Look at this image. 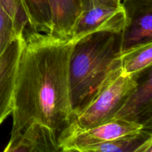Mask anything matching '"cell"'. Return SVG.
<instances>
[{
    "instance_id": "cell-1",
    "label": "cell",
    "mask_w": 152,
    "mask_h": 152,
    "mask_svg": "<svg viewBox=\"0 0 152 152\" xmlns=\"http://www.w3.org/2000/svg\"><path fill=\"white\" fill-rule=\"evenodd\" d=\"M13 98L11 134L38 125L56 135L74 120L70 59L74 42L50 34L24 33Z\"/></svg>"
},
{
    "instance_id": "cell-2",
    "label": "cell",
    "mask_w": 152,
    "mask_h": 152,
    "mask_svg": "<svg viewBox=\"0 0 152 152\" xmlns=\"http://www.w3.org/2000/svg\"><path fill=\"white\" fill-rule=\"evenodd\" d=\"M120 34L97 32L74 42L69 68L74 114L120 71Z\"/></svg>"
},
{
    "instance_id": "cell-3",
    "label": "cell",
    "mask_w": 152,
    "mask_h": 152,
    "mask_svg": "<svg viewBox=\"0 0 152 152\" xmlns=\"http://www.w3.org/2000/svg\"><path fill=\"white\" fill-rule=\"evenodd\" d=\"M137 86V79L123 75L120 69L107 80L81 110L74 114L69 127L88 129L114 120Z\"/></svg>"
},
{
    "instance_id": "cell-4",
    "label": "cell",
    "mask_w": 152,
    "mask_h": 152,
    "mask_svg": "<svg viewBox=\"0 0 152 152\" xmlns=\"http://www.w3.org/2000/svg\"><path fill=\"white\" fill-rule=\"evenodd\" d=\"M126 24V13L122 4L111 7L98 0H83L82 10L71 40L79 41L97 32L120 34Z\"/></svg>"
},
{
    "instance_id": "cell-5",
    "label": "cell",
    "mask_w": 152,
    "mask_h": 152,
    "mask_svg": "<svg viewBox=\"0 0 152 152\" xmlns=\"http://www.w3.org/2000/svg\"><path fill=\"white\" fill-rule=\"evenodd\" d=\"M143 129V126L138 123L114 119L88 129L68 128L59 135L58 142L62 149L71 150L112 140L139 132Z\"/></svg>"
},
{
    "instance_id": "cell-6",
    "label": "cell",
    "mask_w": 152,
    "mask_h": 152,
    "mask_svg": "<svg viewBox=\"0 0 152 152\" xmlns=\"http://www.w3.org/2000/svg\"><path fill=\"white\" fill-rule=\"evenodd\" d=\"M126 24L120 33V51L152 41V0H121Z\"/></svg>"
},
{
    "instance_id": "cell-7",
    "label": "cell",
    "mask_w": 152,
    "mask_h": 152,
    "mask_svg": "<svg viewBox=\"0 0 152 152\" xmlns=\"http://www.w3.org/2000/svg\"><path fill=\"white\" fill-rule=\"evenodd\" d=\"M24 40L23 33L13 39L0 54V125L13 110V92Z\"/></svg>"
},
{
    "instance_id": "cell-8",
    "label": "cell",
    "mask_w": 152,
    "mask_h": 152,
    "mask_svg": "<svg viewBox=\"0 0 152 152\" xmlns=\"http://www.w3.org/2000/svg\"><path fill=\"white\" fill-rule=\"evenodd\" d=\"M137 86L128 97L114 119L138 123L151 129L152 72L148 68L137 77Z\"/></svg>"
},
{
    "instance_id": "cell-9",
    "label": "cell",
    "mask_w": 152,
    "mask_h": 152,
    "mask_svg": "<svg viewBox=\"0 0 152 152\" xmlns=\"http://www.w3.org/2000/svg\"><path fill=\"white\" fill-rule=\"evenodd\" d=\"M58 137L44 127L34 125L22 133L11 134L3 152H61Z\"/></svg>"
},
{
    "instance_id": "cell-10",
    "label": "cell",
    "mask_w": 152,
    "mask_h": 152,
    "mask_svg": "<svg viewBox=\"0 0 152 152\" xmlns=\"http://www.w3.org/2000/svg\"><path fill=\"white\" fill-rule=\"evenodd\" d=\"M53 35L71 38L82 10L83 0H48Z\"/></svg>"
},
{
    "instance_id": "cell-11",
    "label": "cell",
    "mask_w": 152,
    "mask_h": 152,
    "mask_svg": "<svg viewBox=\"0 0 152 152\" xmlns=\"http://www.w3.org/2000/svg\"><path fill=\"white\" fill-rule=\"evenodd\" d=\"M120 61L121 74L137 79L151 67L152 41L140 43L121 50Z\"/></svg>"
},
{
    "instance_id": "cell-12",
    "label": "cell",
    "mask_w": 152,
    "mask_h": 152,
    "mask_svg": "<svg viewBox=\"0 0 152 152\" xmlns=\"http://www.w3.org/2000/svg\"><path fill=\"white\" fill-rule=\"evenodd\" d=\"M151 137V129H143L137 133L96 145L79 147L74 150L80 152H133Z\"/></svg>"
},
{
    "instance_id": "cell-13",
    "label": "cell",
    "mask_w": 152,
    "mask_h": 152,
    "mask_svg": "<svg viewBox=\"0 0 152 152\" xmlns=\"http://www.w3.org/2000/svg\"><path fill=\"white\" fill-rule=\"evenodd\" d=\"M31 31L52 34V22L48 0H21Z\"/></svg>"
},
{
    "instance_id": "cell-14",
    "label": "cell",
    "mask_w": 152,
    "mask_h": 152,
    "mask_svg": "<svg viewBox=\"0 0 152 152\" xmlns=\"http://www.w3.org/2000/svg\"><path fill=\"white\" fill-rule=\"evenodd\" d=\"M23 33L18 31L12 18L0 3V54L13 39Z\"/></svg>"
},
{
    "instance_id": "cell-15",
    "label": "cell",
    "mask_w": 152,
    "mask_h": 152,
    "mask_svg": "<svg viewBox=\"0 0 152 152\" xmlns=\"http://www.w3.org/2000/svg\"><path fill=\"white\" fill-rule=\"evenodd\" d=\"M2 7L14 22L19 32L23 33L28 25L26 16L21 0H0Z\"/></svg>"
},
{
    "instance_id": "cell-16",
    "label": "cell",
    "mask_w": 152,
    "mask_h": 152,
    "mask_svg": "<svg viewBox=\"0 0 152 152\" xmlns=\"http://www.w3.org/2000/svg\"><path fill=\"white\" fill-rule=\"evenodd\" d=\"M133 152H152V137L138 146Z\"/></svg>"
},
{
    "instance_id": "cell-17",
    "label": "cell",
    "mask_w": 152,
    "mask_h": 152,
    "mask_svg": "<svg viewBox=\"0 0 152 152\" xmlns=\"http://www.w3.org/2000/svg\"><path fill=\"white\" fill-rule=\"evenodd\" d=\"M102 4L111 7H118L121 4V0H98Z\"/></svg>"
},
{
    "instance_id": "cell-18",
    "label": "cell",
    "mask_w": 152,
    "mask_h": 152,
    "mask_svg": "<svg viewBox=\"0 0 152 152\" xmlns=\"http://www.w3.org/2000/svg\"><path fill=\"white\" fill-rule=\"evenodd\" d=\"M61 152H80V151H77V150H74V149H71V150H63V149H62Z\"/></svg>"
}]
</instances>
